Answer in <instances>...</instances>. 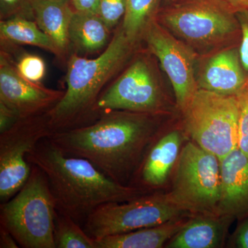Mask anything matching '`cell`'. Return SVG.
Returning <instances> with one entry per match:
<instances>
[{"mask_svg":"<svg viewBox=\"0 0 248 248\" xmlns=\"http://www.w3.org/2000/svg\"><path fill=\"white\" fill-rule=\"evenodd\" d=\"M159 115L107 111L93 123L53 133L49 138L66 154L89 160L112 180L130 185L159 134Z\"/></svg>","mask_w":248,"mask_h":248,"instance_id":"6da1fadb","label":"cell"},{"mask_svg":"<svg viewBox=\"0 0 248 248\" xmlns=\"http://www.w3.org/2000/svg\"><path fill=\"white\" fill-rule=\"evenodd\" d=\"M27 159L45 174L59 213L82 226L101 205L126 202L148 192L112 180L89 160L62 151L49 138L39 142Z\"/></svg>","mask_w":248,"mask_h":248,"instance_id":"7a4b0ae2","label":"cell"},{"mask_svg":"<svg viewBox=\"0 0 248 248\" xmlns=\"http://www.w3.org/2000/svg\"><path fill=\"white\" fill-rule=\"evenodd\" d=\"M137 46L125 35L121 23L99 56L89 59L75 53L68 56L64 94L47 112L52 133L84 126L97 120L98 99Z\"/></svg>","mask_w":248,"mask_h":248,"instance_id":"3957f363","label":"cell"},{"mask_svg":"<svg viewBox=\"0 0 248 248\" xmlns=\"http://www.w3.org/2000/svg\"><path fill=\"white\" fill-rule=\"evenodd\" d=\"M22 188L0 205V225L12 234L19 247L56 248L54 232L58 210L44 172L31 165Z\"/></svg>","mask_w":248,"mask_h":248,"instance_id":"277c9868","label":"cell"},{"mask_svg":"<svg viewBox=\"0 0 248 248\" xmlns=\"http://www.w3.org/2000/svg\"><path fill=\"white\" fill-rule=\"evenodd\" d=\"M156 19L192 48L223 45L240 29L236 13L222 0H178Z\"/></svg>","mask_w":248,"mask_h":248,"instance_id":"5b68a950","label":"cell"},{"mask_svg":"<svg viewBox=\"0 0 248 248\" xmlns=\"http://www.w3.org/2000/svg\"><path fill=\"white\" fill-rule=\"evenodd\" d=\"M184 128L192 141L221 160L239 146L236 95L198 89L185 110Z\"/></svg>","mask_w":248,"mask_h":248,"instance_id":"8992f818","label":"cell"},{"mask_svg":"<svg viewBox=\"0 0 248 248\" xmlns=\"http://www.w3.org/2000/svg\"><path fill=\"white\" fill-rule=\"evenodd\" d=\"M221 193L220 160L187 141L175 165L170 195L192 215H218Z\"/></svg>","mask_w":248,"mask_h":248,"instance_id":"52a82bcc","label":"cell"},{"mask_svg":"<svg viewBox=\"0 0 248 248\" xmlns=\"http://www.w3.org/2000/svg\"><path fill=\"white\" fill-rule=\"evenodd\" d=\"M191 216L169 193H146L126 202L101 205L87 217L83 228L99 240Z\"/></svg>","mask_w":248,"mask_h":248,"instance_id":"ba28073f","label":"cell"},{"mask_svg":"<svg viewBox=\"0 0 248 248\" xmlns=\"http://www.w3.org/2000/svg\"><path fill=\"white\" fill-rule=\"evenodd\" d=\"M164 107V94L154 67L146 55H139L104 90L95 112L98 117L110 110L161 114Z\"/></svg>","mask_w":248,"mask_h":248,"instance_id":"9c48e42d","label":"cell"},{"mask_svg":"<svg viewBox=\"0 0 248 248\" xmlns=\"http://www.w3.org/2000/svg\"><path fill=\"white\" fill-rule=\"evenodd\" d=\"M52 134L47 113L19 119L0 133V201L7 202L22 188L31 172L27 156Z\"/></svg>","mask_w":248,"mask_h":248,"instance_id":"30bf717a","label":"cell"},{"mask_svg":"<svg viewBox=\"0 0 248 248\" xmlns=\"http://www.w3.org/2000/svg\"><path fill=\"white\" fill-rule=\"evenodd\" d=\"M142 40L159 60L172 84L178 108L184 111L199 89L193 49L172 35L156 18L148 24Z\"/></svg>","mask_w":248,"mask_h":248,"instance_id":"8fae6325","label":"cell"},{"mask_svg":"<svg viewBox=\"0 0 248 248\" xmlns=\"http://www.w3.org/2000/svg\"><path fill=\"white\" fill-rule=\"evenodd\" d=\"M64 91L48 89L21 76L11 55L0 52V102L19 119L47 113L63 97Z\"/></svg>","mask_w":248,"mask_h":248,"instance_id":"7c38bea8","label":"cell"},{"mask_svg":"<svg viewBox=\"0 0 248 248\" xmlns=\"http://www.w3.org/2000/svg\"><path fill=\"white\" fill-rule=\"evenodd\" d=\"M158 135L148 148L130 184L146 192L166 184L182 149L184 135L179 130H172L161 137Z\"/></svg>","mask_w":248,"mask_h":248,"instance_id":"4fadbf2b","label":"cell"},{"mask_svg":"<svg viewBox=\"0 0 248 248\" xmlns=\"http://www.w3.org/2000/svg\"><path fill=\"white\" fill-rule=\"evenodd\" d=\"M221 193L218 215L234 219L248 217V155L239 148L220 160Z\"/></svg>","mask_w":248,"mask_h":248,"instance_id":"5bb4252c","label":"cell"},{"mask_svg":"<svg viewBox=\"0 0 248 248\" xmlns=\"http://www.w3.org/2000/svg\"><path fill=\"white\" fill-rule=\"evenodd\" d=\"M248 78L239 49L234 48L223 49L207 59L197 76L199 89L224 95H236Z\"/></svg>","mask_w":248,"mask_h":248,"instance_id":"9a60e30c","label":"cell"},{"mask_svg":"<svg viewBox=\"0 0 248 248\" xmlns=\"http://www.w3.org/2000/svg\"><path fill=\"white\" fill-rule=\"evenodd\" d=\"M234 220L226 215H192L164 248H223Z\"/></svg>","mask_w":248,"mask_h":248,"instance_id":"2e32d148","label":"cell"},{"mask_svg":"<svg viewBox=\"0 0 248 248\" xmlns=\"http://www.w3.org/2000/svg\"><path fill=\"white\" fill-rule=\"evenodd\" d=\"M111 32L97 14L74 10L68 34L70 48L79 55L97 53L105 50L110 43Z\"/></svg>","mask_w":248,"mask_h":248,"instance_id":"e0dca14e","label":"cell"},{"mask_svg":"<svg viewBox=\"0 0 248 248\" xmlns=\"http://www.w3.org/2000/svg\"><path fill=\"white\" fill-rule=\"evenodd\" d=\"M66 0H32L35 22L68 58L69 27L74 9Z\"/></svg>","mask_w":248,"mask_h":248,"instance_id":"ac0fdd59","label":"cell"},{"mask_svg":"<svg viewBox=\"0 0 248 248\" xmlns=\"http://www.w3.org/2000/svg\"><path fill=\"white\" fill-rule=\"evenodd\" d=\"M189 217L96 240L97 248H161L182 229Z\"/></svg>","mask_w":248,"mask_h":248,"instance_id":"d6986e66","label":"cell"},{"mask_svg":"<svg viewBox=\"0 0 248 248\" xmlns=\"http://www.w3.org/2000/svg\"><path fill=\"white\" fill-rule=\"evenodd\" d=\"M0 40L2 45L32 46L53 54L62 61L68 60L56 42L31 19L17 17L0 21Z\"/></svg>","mask_w":248,"mask_h":248,"instance_id":"ffe728a7","label":"cell"},{"mask_svg":"<svg viewBox=\"0 0 248 248\" xmlns=\"http://www.w3.org/2000/svg\"><path fill=\"white\" fill-rule=\"evenodd\" d=\"M161 0H125L126 10L122 22L125 35L138 46L148 24L157 17Z\"/></svg>","mask_w":248,"mask_h":248,"instance_id":"44dd1931","label":"cell"},{"mask_svg":"<svg viewBox=\"0 0 248 248\" xmlns=\"http://www.w3.org/2000/svg\"><path fill=\"white\" fill-rule=\"evenodd\" d=\"M54 238L56 248H97V241L86 232L83 226L58 211L55 217Z\"/></svg>","mask_w":248,"mask_h":248,"instance_id":"7402d4cb","label":"cell"},{"mask_svg":"<svg viewBox=\"0 0 248 248\" xmlns=\"http://www.w3.org/2000/svg\"><path fill=\"white\" fill-rule=\"evenodd\" d=\"M11 58L14 60L18 73L26 79L34 82L41 83L45 78V62L40 57L23 52L18 55L16 60L12 56Z\"/></svg>","mask_w":248,"mask_h":248,"instance_id":"603a6c76","label":"cell"},{"mask_svg":"<svg viewBox=\"0 0 248 248\" xmlns=\"http://www.w3.org/2000/svg\"><path fill=\"white\" fill-rule=\"evenodd\" d=\"M17 17L35 21L32 0H0L1 20Z\"/></svg>","mask_w":248,"mask_h":248,"instance_id":"cb8c5ba5","label":"cell"},{"mask_svg":"<svg viewBox=\"0 0 248 248\" xmlns=\"http://www.w3.org/2000/svg\"><path fill=\"white\" fill-rule=\"evenodd\" d=\"M239 104V146L248 155V78L243 89L236 94Z\"/></svg>","mask_w":248,"mask_h":248,"instance_id":"d4e9b609","label":"cell"},{"mask_svg":"<svg viewBox=\"0 0 248 248\" xmlns=\"http://www.w3.org/2000/svg\"><path fill=\"white\" fill-rule=\"evenodd\" d=\"M125 10V0H100L97 15L107 27L112 30L118 25L121 19L124 18Z\"/></svg>","mask_w":248,"mask_h":248,"instance_id":"484cf974","label":"cell"},{"mask_svg":"<svg viewBox=\"0 0 248 248\" xmlns=\"http://www.w3.org/2000/svg\"><path fill=\"white\" fill-rule=\"evenodd\" d=\"M241 32V42L239 51L240 59L248 76V10L236 13Z\"/></svg>","mask_w":248,"mask_h":248,"instance_id":"4316f807","label":"cell"},{"mask_svg":"<svg viewBox=\"0 0 248 248\" xmlns=\"http://www.w3.org/2000/svg\"><path fill=\"white\" fill-rule=\"evenodd\" d=\"M241 221L230 238L228 247L248 248V217Z\"/></svg>","mask_w":248,"mask_h":248,"instance_id":"83f0119b","label":"cell"},{"mask_svg":"<svg viewBox=\"0 0 248 248\" xmlns=\"http://www.w3.org/2000/svg\"><path fill=\"white\" fill-rule=\"evenodd\" d=\"M19 120V117L14 110L0 102V133L9 130Z\"/></svg>","mask_w":248,"mask_h":248,"instance_id":"f1b7e54d","label":"cell"},{"mask_svg":"<svg viewBox=\"0 0 248 248\" xmlns=\"http://www.w3.org/2000/svg\"><path fill=\"white\" fill-rule=\"evenodd\" d=\"M71 2L75 11L97 14L100 0H72Z\"/></svg>","mask_w":248,"mask_h":248,"instance_id":"f546056e","label":"cell"},{"mask_svg":"<svg viewBox=\"0 0 248 248\" xmlns=\"http://www.w3.org/2000/svg\"><path fill=\"white\" fill-rule=\"evenodd\" d=\"M19 244L12 234L0 225V248H17Z\"/></svg>","mask_w":248,"mask_h":248,"instance_id":"4dcf8cb0","label":"cell"},{"mask_svg":"<svg viewBox=\"0 0 248 248\" xmlns=\"http://www.w3.org/2000/svg\"><path fill=\"white\" fill-rule=\"evenodd\" d=\"M235 13L248 10V0H222Z\"/></svg>","mask_w":248,"mask_h":248,"instance_id":"1f68e13d","label":"cell"},{"mask_svg":"<svg viewBox=\"0 0 248 248\" xmlns=\"http://www.w3.org/2000/svg\"><path fill=\"white\" fill-rule=\"evenodd\" d=\"M178 0H165V2L166 4L169 5L172 4V3L176 2Z\"/></svg>","mask_w":248,"mask_h":248,"instance_id":"d6a6232c","label":"cell"},{"mask_svg":"<svg viewBox=\"0 0 248 248\" xmlns=\"http://www.w3.org/2000/svg\"><path fill=\"white\" fill-rule=\"evenodd\" d=\"M66 1H72V0H66Z\"/></svg>","mask_w":248,"mask_h":248,"instance_id":"836d02e7","label":"cell"}]
</instances>
